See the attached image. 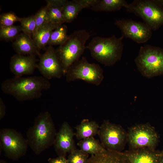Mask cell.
<instances>
[{"label":"cell","instance_id":"cell-28","mask_svg":"<svg viewBox=\"0 0 163 163\" xmlns=\"http://www.w3.org/2000/svg\"><path fill=\"white\" fill-rule=\"evenodd\" d=\"M21 18L12 12L3 13L0 16V27L13 25L15 22L19 21Z\"/></svg>","mask_w":163,"mask_h":163},{"label":"cell","instance_id":"cell-3","mask_svg":"<svg viewBox=\"0 0 163 163\" xmlns=\"http://www.w3.org/2000/svg\"><path fill=\"white\" fill-rule=\"evenodd\" d=\"M123 38L122 36L117 38L114 35L109 37L96 36L91 39L86 49L89 50L92 57L100 63L112 66L121 59Z\"/></svg>","mask_w":163,"mask_h":163},{"label":"cell","instance_id":"cell-19","mask_svg":"<svg viewBox=\"0 0 163 163\" xmlns=\"http://www.w3.org/2000/svg\"><path fill=\"white\" fill-rule=\"evenodd\" d=\"M59 25L46 22L34 33L32 39L39 50L48 45L53 32Z\"/></svg>","mask_w":163,"mask_h":163},{"label":"cell","instance_id":"cell-9","mask_svg":"<svg viewBox=\"0 0 163 163\" xmlns=\"http://www.w3.org/2000/svg\"><path fill=\"white\" fill-rule=\"evenodd\" d=\"M98 135L106 150L122 152L127 143V132L120 125L104 120L100 126Z\"/></svg>","mask_w":163,"mask_h":163},{"label":"cell","instance_id":"cell-32","mask_svg":"<svg viewBox=\"0 0 163 163\" xmlns=\"http://www.w3.org/2000/svg\"><path fill=\"white\" fill-rule=\"evenodd\" d=\"M6 113V107L1 97L0 98V120L2 119Z\"/></svg>","mask_w":163,"mask_h":163},{"label":"cell","instance_id":"cell-16","mask_svg":"<svg viewBox=\"0 0 163 163\" xmlns=\"http://www.w3.org/2000/svg\"><path fill=\"white\" fill-rule=\"evenodd\" d=\"M12 46L17 54L39 56L41 54L33 39L23 32L14 41Z\"/></svg>","mask_w":163,"mask_h":163},{"label":"cell","instance_id":"cell-33","mask_svg":"<svg viewBox=\"0 0 163 163\" xmlns=\"http://www.w3.org/2000/svg\"><path fill=\"white\" fill-rule=\"evenodd\" d=\"M158 5L163 7V0H154Z\"/></svg>","mask_w":163,"mask_h":163},{"label":"cell","instance_id":"cell-13","mask_svg":"<svg viewBox=\"0 0 163 163\" xmlns=\"http://www.w3.org/2000/svg\"><path fill=\"white\" fill-rule=\"evenodd\" d=\"M75 135L68 123L64 121L56 133L53 145L58 156L65 157L76 149L73 136Z\"/></svg>","mask_w":163,"mask_h":163},{"label":"cell","instance_id":"cell-6","mask_svg":"<svg viewBox=\"0 0 163 163\" xmlns=\"http://www.w3.org/2000/svg\"><path fill=\"white\" fill-rule=\"evenodd\" d=\"M126 8L127 12L141 18L152 30L163 25V7L154 0H135Z\"/></svg>","mask_w":163,"mask_h":163},{"label":"cell","instance_id":"cell-11","mask_svg":"<svg viewBox=\"0 0 163 163\" xmlns=\"http://www.w3.org/2000/svg\"><path fill=\"white\" fill-rule=\"evenodd\" d=\"M115 24L120 30L122 36L138 43L146 42L152 36V30L145 23L122 19L116 20Z\"/></svg>","mask_w":163,"mask_h":163},{"label":"cell","instance_id":"cell-26","mask_svg":"<svg viewBox=\"0 0 163 163\" xmlns=\"http://www.w3.org/2000/svg\"><path fill=\"white\" fill-rule=\"evenodd\" d=\"M23 32L32 38L36 27L35 15L21 18L19 21Z\"/></svg>","mask_w":163,"mask_h":163},{"label":"cell","instance_id":"cell-21","mask_svg":"<svg viewBox=\"0 0 163 163\" xmlns=\"http://www.w3.org/2000/svg\"><path fill=\"white\" fill-rule=\"evenodd\" d=\"M77 145L80 149L91 155L100 153L106 150L100 142L94 137L80 140Z\"/></svg>","mask_w":163,"mask_h":163},{"label":"cell","instance_id":"cell-30","mask_svg":"<svg viewBox=\"0 0 163 163\" xmlns=\"http://www.w3.org/2000/svg\"><path fill=\"white\" fill-rule=\"evenodd\" d=\"M75 1L81 5L84 8H91L96 4L97 0H75Z\"/></svg>","mask_w":163,"mask_h":163},{"label":"cell","instance_id":"cell-25","mask_svg":"<svg viewBox=\"0 0 163 163\" xmlns=\"http://www.w3.org/2000/svg\"><path fill=\"white\" fill-rule=\"evenodd\" d=\"M22 31L20 26L14 25L0 27L1 40L11 41L14 40Z\"/></svg>","mask_w":163,"mask_h":163},{"label":"cell","instance_id":"cell-10","mask_svg":"<svg viewBox=\"0 0 163 163\" xmlns=\"http://www.w3.org/2000/svg\"><path fill=\"white\" fill-rule=\"evenodd\" d=\"M0 145L5 155L14 160L25 155L29 146L26 139L20 133L8 128L0 130Z\"/></svg>","mask_w":163,"mask_h":163},{"label":"cell","instance_id":"cell-20","mask_svg":"<svg viewBox=\"0 0 163 163\" xmlns=\"http://www.w3.org/2000/svg\"><path fill=\"white\" fill-rule=\"evenodd\" d=\"M99 128L98 124L95 121H90L88 119H84L75 127L76 130L75 135L80 140L93 137L98 135Z\"/></svg>","mask_w":163,"mask_h":163},{"label":"cell","instance_id":"cell-14","mask_svg":"<svg viewBox=\"0 0 163 163\" xmlns=\"http://www.w3.org/2000/svg\"><path fill=\"white\" fill-rule=\"evenodd\" d=\"M38 61L35 56L16 54L11 58L9 65L10 71L14 77L32 74L37 68V62Z\"/></svg>","mask_w":163,"mask_h":163},{"label":"cell","instance_id":"cell-4","mask_svg":"<svg viewBox=\"0 0 163 163\" xmlns=\"http://www.w3.org/2000/svg\"><path fill=\"white\" fill-rule=\"evenodd\" d=\"M91 36L90 33L85 30L75 31L56 50L63 75H65L70 66L80 59L86 49V42Z\"/></svg>","mask_w":163,"mask_h":163},{"label":"cell","instance_id":"cell-34","mask_svg":"<svg viewBox=\"0 0 163 163\" xmlns=\"http://www.w3.org/2000/svg\"><path fill=\"white\" fill-rule=\"evenodd\" d=\"M160 163H163V153L161 152Z\"/></svg>","mask_w":163,"mask_h":163},{"label":"cell","instance_id":"cell-36","mask_svg":"<svg viewBox=\"0 0 163 163\" xmlns=\"http://www.w3.org/2000/svg\"><path fill=\"white\" fill-rule=\"evenodd\" d=\"M161 152L162 153H163V150L161 151Z\"/></svg>","mask_w":163,"mask_h":163},{"label":"cell","instance_id":"cell-31","mask_svg":"<svg viewBox=\"0 0 163 163\" xmlns=\"http://www.w3.org/2000/svg\"><path fill=\"white\" fill-rule=\"evenodd\" d=\"M49 163H69L65 157L58 156L55 158H50L48 159Z\"/></svg>","mask_w":163,"mask_h":163},{"label":"cell","instance_id":"cell-8","mask_svg":"<svg viewBox=\"0 0 163 163\" xmlns=\"http://www.w3.org/2000/svg\"><path fill=\"white\" fill-rule=\"evenodd\" d=\"M127 135L129 150L145 148L155 150L159 142L158 133L149 123L131 126L129 128Z\"/></svg>","mask_w":163,"mask_h":163},{"label":"cell","instance_id":"cell-2","mask_svg":"<svg viewBox=\"0 0 163 163\" xmlns=\"http://www.w3.org/2000/svg\"><path fill=\"white\" fill-rule=\"evenodd\" d=\"M56 133L51 116L46 111L37 117L27 132L26 139L35 154L39 155L53 145Z\"/></svg>","mask_w":163,"mask_h":163},{"label":"cell","instance_id":"cell-18","mask_svg":"<svg viewBox=\"0 0 163 163\" xmlns=\"http://www.w3.org/2000/svg\"><path fill=\"white\" fill-rule=\"evenodd\" d=\"M87 163H130L122 152L106 150L100 153L91 155Z\"/></svg>","mask_w":163,"mask_h":163},{"label":"cell","instance_id":"cell-15","mask_svg":"<svg viewBox=\"0 0 163 163\" xmlns=\"http://www.w3.org/2000/svg\"><path fill=\"white\" fill-rule=\"evenodd\" d=\"M122 152L130 163H160V151L145 148L129 150Z\"/></svg>","mask_w":163,"mask_h":163},{"label":"cell","instance_id":"cell-7","mask_svg":"<svg viewBox=\"0 0 163 163\" xmlns=\"http://www.w3.org/2000/svg\"><path fill=\"white\" fill-rule=\"evenodd\" d=\"M65 76L67 82L81 80L97 86L104 78L103 70L100 65L89 62L84 56L70 66Z\"/></svg>","mask_w":163,"mask_h":163},{"label":"cell","instance_id":"cell-27","mask_svg":"<svg viewBox=\"0 0 163 163\" xmlns=\"http://www.w3.org/2000/svg\"><path fill=\"white\" fill-rule=\"evenodd\" d=\"M88 156V154L76 149L69 154L67 160L69 163H87Z\"/></svg>","mask_w":163,"mask_h":163},{"label":"cell","instance_id":"cell-12","mask_svg":"<svg viewBox=\"0 0 163 163\" xmlns=\"http://www.w3.org/2000/svg\"><path fill=\"white\" fill-rule=\"evenodd\" d=\"M37 69L43 77L48 79L60 78L63 75L62 68L56 50L52 46L46 49L39 56Z\"/></svg>","mask_w":163,"mask_h":163},{"label":"cell","instance_id":"cell-29","mask_svg":"<svg viewBox=\"0 0 163 163\" xmlns=\"http://www.w3.org/2000/svg\"><path fill=\"white\" fill-rule=\"evenodd\" d=\"M47 13V8L46 6L41 8L35 14L36 17V27L34 33L44 24L46 22Z\"/></svg>","mask_w":163,"mask_h":163},{"label":"cell","instance_id":"cell-5","mask_svg":"<svg viewBox=\"0 0 163 163\" xmlns=\"http://www.w3.org/2000/svg\"><path fill=\"white\" fill-rule=\"evenodd\" d=\"M135 62L145 77L150 78L163 75V49L149 45L141 46Z\"/></svg>","mask_w":163,"mask_h":163},{"label":"cell","instance_id":"cell-35","mask_svg":"<svg viewBox=\"0 0 163 163\" xmlns=\"http://www.w3.org/2000/svg\"><path fill=\"white\" fill-rule=\"evenodd\" d=\"M0 163H7L6 161L3 160H1L0 161Z\"/></svg>","mask_w":163,"mask_h":163},{"label":"cell","instance_id":"cell-1","mask_svg":"<svg viewBox=\"0 0 163 163\" xmlns=\"http://www.w3.org/2000/svg\"><path fill=\"white\" fill-rule=\"evenodd\" d=\"M50 87V82L43 76H21L5 80L2 82L1 88L5 93L23 101L40 97L42 91Z\"/></svg>","mask_w":163,"mask_h":163},{"label":"cell","instance_id":"cell-17","mask_svg":"<svg viewBox=\"0 0 163 163\" xmlns=\"http://www.w3.org/2000/svg\"><path fill=\"white\" fill-rule=\"evenodd\" d=\"M47 8L46 22L58 25L65 22L63 14V8L66 0L46 1Z\"/></svg>","mask_w":163,"mask_h":163},{"label":"cell","instance_id":"cell-22","mask_svg":"<svg viewBox=\"0 0 163 163\" xmlns=\"http://www.w3.org/2000/svg\"><path fill=\"white\" fill-rule=\"evenodd\" d=\"M128 4L125 0H97L96 4L91 9L95 11L110 12L126 8Z\"/></svg>","mask_w":163,"mask_h":163},{"label":"cell","instance_id":"cell-24","mask_svg":"<svg viewBox=\"0 0 163 163\" xmlns=\"http://www.w3.org/2000/svg\"><path fill=\"white\" fill-rule=\"evenodd\" d=\"M67 28L65 24L59 26L52 32L48 45L49 46L62 44L67 39Z\"/></svg>","mask_w":163,"mask_h":163},{"label":"cell","instance_id":"cell-23","mask_svg":"<svg viewBox=\"0 0 163 163\" xmlns=\"http://www.w3.org/2000/svg\"><path fill=\"white\" fill-rule=\"evenodd\" d=\"M83 9V7L75 0H66L63 8V14L65 22L67 23L72 22Z\"/></svg>","mask_w":163,"mask_h":163}]
</instances>
